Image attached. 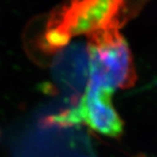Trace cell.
Returning a JSON list of instances; mask_svg holds the SVG:
<instances>
[{"mask_svg": "<svg viewBox=\"0 0 157 157\" xmlns=\"http://www.w3.org/2000/svg\"><path fill=\"white\" fill-rule=\"evenodd\" d=\"M89 88L111 94L128 86L134 78L132 58L128 44L113 31L104 30L90 45Z\"/></svg>", "mask_w": 157, "mask_h": 157, "instance_id": "1", "label": "cell"}, {"mask_svg": "<svg viewBox=\"0 0 157 157\" xmlns=\"http://www.w3.org/2000/svg\"><path fill=\"white\" fill-rule=\"evenodd\" d=\"M54 124L85 122L97 133L116 136L122 131V121L110 102V94L86 87L78 106L49 119Z\"/></svg>", "mask_w": 157, "mask_h": 157, "instance_id": "2", "label": "cell"}, {"mask_svg": "<svg viewBox=\"0 0 157 157\" xmlns=\"http://www.w3.org/2000/svg\"><path fill=\"white\" fill-rule=\"evenodd\" d=\"M116 5L115 2L105 1L84 3L82 6L73 7L69 10L67 18H65L67 20V29L72 33L107 30L117 11Z\"/></svg>", "mask_w": 157, "mask_h": 157, "instance_id": "3", "label": "cell"}]
</instances>
